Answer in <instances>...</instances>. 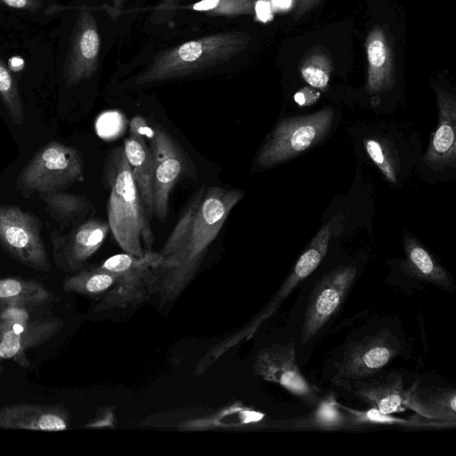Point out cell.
Returning <instances> with one entry per match:
<instances>
[{"label": "cell", "instance_id": "2e32d148", "mask_svg": "<svg viewBox=\"0 0 456 456\" xmlns=\"http://www.w3.org/2000/svg\"><path fill=\"white\" fill-rule=\"evenodd\" d=\"M341 219V216H334L317 232L263 314V318L271 315L289 293L317 268L327 253L330 239L340 231Z\"/></svg>", "mask_w": 456, "mask_h": 456}, {"label": "cell", "instance_id": "e575fe53", "mask_svg": "<svg viewBox=\"0 0 456 456\" xmlns=\"http://www.w3.org/2000/svg\"><path fill=\"white\" fill-rule=\"evenodd\" d=\"M0 3L11 8L36 10L39 8V0H0Z\"/></svg>", "mask_w": 456, "mask_h": 456}, {"label": "cell", "instance_id": "44dd1931", "mask_svg": "<svg viewBox=\"0 0 456 456\" xmlns=\"http://www.w3.org/2000/svg\"><path fill=\"white\" fill-rule=\"evenodd\" d=\"M123 149L144 211L150 218L154 216L153 161L150 146L130 134L125 139Z\"/></svg>", "mask_w": 456, "mask_h": 456}, {"label": "cell", "instance_id": "7c38bea8", "mask_svg": "<svg viewBox=\"0 0 456 456\" xmlns=\"http://www.w3.org/2000/svg\"><path fill=\"white\" fill-rule=\"evenodd\" d=\"M399 349V342L388 330L367 336L346 350L336 379L343 382L372 377L397 354Z\"/></svg>", "mask_w": 456, "mask_h": 456}, {"label": "cell", "instance_id": "ba28073f", "mask_svg": "<svg viewBox=\"0 0 456 456\" xmlns=\"http://www.w3.org/2000/svg\"><path fill=\"white\" fill-rule=\"evenodd\" d=\"M63 322L56 318L28 320L22 308L4 310L0 317V368L8 360L28 366L26 352L51 339Z\"/></svg>", "mask_w": 456, "mask_h": 456}, {"label": "cell", "instance_id": "3957f363", "mask_svg": "<svg viewBox=\"0 0 456 456\" xmlns=\"http://www.w3.org/2000/svg\"><path fill=\"white\" fill-rule=\"evenodd\" d=\"M250 42L245 31H227L187 41L159 53L134 80L137 86L171 80L224 63Z\"/></svg>", "mask_w": 456, "mask_h": 456}, {"label": "cell", "instance_id": "4dcf8cb0", "mask_svg": "<svg viewBox=\"0 0 456 456\" xmlns=\"http://www.w3.org/2000/svg\"><path fill=\"white\" fill-rule=\"evenodd\" d=\"M180 0H159L151 15V22L155 25L164 24L172 20L176 13Z\"/></svg>", "mask_w": 456, "mask_h": 456}, {"label": "cell", "instance_id": "836d02e7", "mask_svg": "<svg viewBox=\"0 0 456 456\" xmlns=\"http://www.w3.org/2000/svg\"><path fill=\"white\" fill-rule=\"evenodd\" d=\"M319 95L320 94L318 92H315L311 88L305 87L295 94L294 99L299 105L305 106L314 102L318 99Z\"/></svg>", "mask_w": 456, "mask_h": 456}, {"label": "cell", "instance_id": "603a6c76", "mask_svg": "<svg viewBox=\"0 0 456 456\" xmlns=\"http://www.w3.org/2000/svg\"><path fill=\"white\" fill-rule=\"evenodd\" d=\"M282 427L289 429L337 430L352 428L347 414L332 395H326L313 411L305 416L283 421Z\"/></svg>", "mask_w": 456, "mask_h": 456}, {"label": "cell", "instance_id": "f1b7e54d", "mask_svg": "<svg viewBox=\"0 0 456 456\" xmlns=\"http://www.w3.org/2000/svg\"><path fill=\"white\" fill-rule=\"evenodd\" d=\"M256 0H200L191 9L210 16L237 17L255 13Z\"/></svg>", "mask_w": 456, "mask_h": 456}, {"label": "cell", "instance_id": "9a60e30c", "mask_svg": "<svg viewBox=\"0 0 456 456\" xmlns=\"http://www.w3.org/2000/svg\"><path fill=\"white\" fill-rule=\"evenodd\" d=\"M69 411L61 404L16 403L0 407V428L61 431L68 428Z\"/></svg>", "mask_w": 456, "mask_h": 456}, {"label": "cell", "instance_id": "7402d4cb", "mask_svg": "<svg viewBox=\"0 0 456 456\" xmlns=\"http://www.w3.org/2000/svg\"><path fill=\"white\" fill-rule=\"evenodd\" d=\"M404 267L411 276L428 281L441 289L452 290V283L447 271L414 238L404 237Z\"/></svg>", "mask_w": 456, "mask_h": 456}, {"label": "cell", "instance_id": "8992f818", "mask_svg": "<svg viewBox=\"0 0 456 456\" xmlns=\"http://www.w3.org/2000/svg\"><path fill=\"white\" fill-rule=\"evenodd\" d=\"M160 261L159 253L152 251L141 257L124 252L107 258L98 267L114 273L116 282L94 311L127 307L142 303L151 293L153 269Z\"/></svg>", "mask_w": 456, "mask_h": 456}, {"label": "cell", "instance_id": "7a4b0ae2", "mask_svg": "<svg viewBox=\"0 0 456 456\" xmlns=\"http://www.w3.org/2000/svg\"><path fill=\"white\" fill-rule=\"evenodd\" d=\"M105 176L110 187L107 206L110 231L125 253L143 256L151 251L154 239L123 147L110 152Z\"/></svg>", "mask_w": 456, "mask_h": 456}, {"label": "cell", "instance_id": "52a82bcc", "mask_svg": "<svg viewBox=\"0 0 456 456\" xmlns=\"http://www.w3.org/2000/svg\"><path fill=\"white\" fill-rule=\"evenodd\" d=\"M37 216L14 205L0 204V247L20 264L49 272L51 264Z\"/></svg>", "mask_w": 456, "mask_h": 456}, {"label": "cell", "instance_id": "5bb4252c", "mask_svg": "<svg viewBox=\"0 0 456 456\" xmlns=\"http://www.w3.org/2000/svg\"><path fill=\"white\" fill-rule=\"evenodd\" d=\"M100 44L94 15L88 10L81 11L75 21L63 65L67 86H73L95 73L99 66Z\"/></svg>", "mask_w": 456, "mask_h": 456}, {"label": "cell", "instance_id": "277c9868", "mask_svg": "<svg viewBox=\"0 0 456 456\" xmlns=\"http://www.w3.org/2000/svg\"><path fill=\"white\" fill-rule=\"evenodd\" d=\"M84 160L74 147L50 142L40 148L18 174L16 188L25 198L63 191L82 179Z\"/></svg>", "mask_w": 456, "mask_h": 456}, {"label": "cell", "instance_id": "e0dca14e", "mask_svg": "<svg viewBox=\"0 0 456 456\" xmlns=\"http://www.w3.org/2000/svg\"><path fill=\"white\" fill-rule=\"evenodd\" d=\"M439 119L424 162L432 168L454 167L456 160V99L443 89H436Z\"/></svg>", "mask_w": 456, "mask_h": 456}, {"label": "cell", "instance_id": "4316f807", "mask_svg": "<svg viewBox=\"0 0 456 456\" xmlns=\"http://www.w3.org/2000/svg\"><path fill=\"white\" fill-rule=\"evenodd\" d=\"M303 79L313 88L326 90L332 71V61L322 48L311 50L300 63Z\"/></svg>", "mask_w": 456, "mask_h": 456}, {"label": "cell", "instance_id": "4fadbf2b", "mask_svg": "<svg viewBox=\"0 0 456 456\" xmlns=\"http://www.w3.org/2000/svg\"><path fill=\"white\" fill-rule=\"evenodd\" d=\"M149 146L153 161L154 216L162 223L168 215L170 193L183 172L184 158L173 138L161 128H156Z\"/></svg>", "mask_w": 456, "mask_h": 456}, {"label": "cell", "instance_id": "d6a6232c", "mask_svg": "<svg viewBox=\"0 0 456 456\" xmlns=\"http://www.w3.org/2000/svg\"><path fill=\"white\" fill-rule=\"evenodd\" d=\"M322 0H297L293 18L295 20L300 19L312 9H314Z\"/></svg>", "mask_w": 456, "mask_h": 456}, {"label": "cell", "instance_id": "1f68e13d", "mask_svg": "<svg viewBox=\"0 0 456 456\" xmlns=\"http://www.w3.org/2000/svg\"><path fill=\"white\" fill-rule=\"evenodd\" d=\"M156 128H152L141 116H135L130 122V134L144 141L148 145L155 135Z\"/></svg>", "mask_w": 456, "mask_h": 456}, {"label": "cell", "instance_id": "484cf974", "mask_svg": "<svg viewBox=\"0 0 456 456\" xmlns=\"http://www.w3.org/2000/svg\"><path fill=\"white\" fill-rule=\"evenodd\" d=\"M116 275L99 267L82 269L69 276L63 282L67 292L86 296L106 294L115 284Z\"/></svg>", "mask_w": 456, "mask_h": 456}, {"label": "cell", "instance_id": "6da1fadb", "mask_svg": "<svg viewBox=\"0 0 456 456\" xmlns=\"http://www.w3.org/2000/svg\"><path fill=\"white\" fill-rule=\"evenodd\" d=\"M237 189L203 185L191 198L159 252L151 292L175 297L196 273L229 214L242 199Z\"/></svg>", "mask_w": 456, "mask_h": 456}, {"label": "cell", "instance_id": "5b68a950", "mask_svg": "<svg viewBox=\"0 0 456 456\" xmlns=\"http://www.w3.org/2000/svg\"><path fill=\"white\" fill-rule=\"evenodd\" d=\"M334 119L330 108L281 120L272 131L256 159V167L267 168L286 161L320 142Z\"/></svg>", "mask_w": 456, "mask_h": 456}, {"label": "cell", "instance_id": "30bf717a", "mask_svg": "<svg viewBox=\"0 0 456 456\" xmlns=\"http://www.w3.org/2000/svg\"><path fill=\"white\" fill-rule=\"evenodd\" d=\"M357 270L354 265H341L324 274L315 284L305 313L301 340L314 338L344 301Z\"/></svg>", "mask_w": 456, "mask_h": 456}, {"label": "cell", "instance_id": "74e56055", "mask_svg": "<svg viewBox=\"0 0 456 456\" xmlns=\"http://www.w3.org/2000/svg\"><path fill=\"white\" fill-rule=\"evenodd\" d=\"M291 0H273V5L281 10L288 9L291 5Z\"/></svg>", "mask_w": 456, "mask_h": 456}, {"label": "cell", "instance_id": "cb8c5ba5", "mask_svg": "<svg viewBox=\"0 0 456 456\" xmlns=\"http://www.w3.org/2000/svg\"><path fill=\"white\" fill-rule=\"evenodd\" d=\"M50 292L34 280L8 277L0 279V309L38 306L50 300Z\"/></svg>", "mask_w": 456, "mask_h": 456}, {"label": "cell", "instance_id": "d4e9b609", "mask_svg": "<svg viewBox=\"0 0 456 456\" xmlns=\"http://www.w3.org/2000/svg\"><path fill=\"white\" fill-rule=\"evenodd\" d=\"M38 196L45 203L46 213L64 225H77L93 211L92 203L83 196L63 191Z\"/></svg>", "mask_w": 456, "mask_h": 456}, {"label": "cell", "instance_id": "f546056e", "mask_svg": "<svg viewBox=\"0 0 456 456\" xmlns=\"http://www.w3.org/2000/svg\"><path fill=\"white\" fill-rule=\"evenodd\" d=\"M364 145L369 157L385 177L390 183H395L397 182L395 167L387 147L379 140L372 138L364 140Z\"/></svg>", "mask_w": 456, "mask_h": 456}, {"label": "cell", "instance_id": "d590c367", "mask_svg": "<svg viewBox=\"0 0 456 456\" xmlns=\"http://www.w3.org/2000/svg\"><path fill=\"white\" fill-rule=\"evenodd\" d=\"M255 13L259 20L267 21L272 19L270 4L266 0H258L255 4Z\"/></svg>", "mask_w": 456, "mask_h": 456}, {"label": "cell", "instance_id": "9c48e42d", "mask_svg": "<svg viewBox=\"0 0 456 456\" xmlns=\"http://www.w3.org/2000/svg\"><path fill=\"white\" fill-rule=\"evenodd\" d=\"M254 370L264 379L279 384L311 409L322 400L314 387L300 372L293 341L263 348L257 354Z\"/></svg>", "mask_w": 456, "mask_h": 456}, {"label": "cell", "instance_id": "83f0119b", "mask_svg": "<svg viewBox=\"0 0 456 456\" xmlns=\"http://www.w3.org/2000/svg\"><path fill=\"white\" fill-rule=\"evenodd\" d=\"M0 97L12 120L24 122L25 111L16 81L0 55Z\"/></svg>", "mask_w": 456, "mask_h": 456}, {"label": "cell", "instance_id": "d6986e66", "mask_svg": "<svg viewBox=\"0 0 456 456\" xmlns=\"http://www.w3.org/2000/svg\"><path fill=\"white\" fill-rule=\"evenodd\" d=\"M368 72L366 88L377 94L391 90L395 85V55L387 31L376 25L365 43Z\"/></svg>", "mask_w": 456, "mask_h": 456}, {"label": "cell", "instance_id": "ffe728a7", "mask_svg": "<svg viewBox=\"0 0 456 456\" xmlns=\"http://www.w3.org/2000/svg\"><path fill=\"white\" fill-rule=\"evenodd\" d=\"M404 405L421 417L447 422L455 427L456 391L454 388L422 387L415 383L407 390Z\"/></svg>", "mask_w": 456, "mask_h": 456}, {"label": "cell", "instance_id": "8fae6325", "mask_svg": "<svg viewBox=\"0 0 456 456\" xmlns=\"http://www.w3.org/2000/svg\"><path fill=\"white\" fill-rule=\"evenodd\" d=\"M109 232L108 222L97 218L81 222L64 235L53 231L51 240L55 265L70 273L82 270L102 245Z\"/></svg>", "mask_w": 456, "mask_h": 456}, {"label": "cell", "instance_id": "ac0fdd59", "mask_svg": "<svg viewBox=\"0 0 456 456\" xmlns=\"http://www.w3.org/2000/svg\"><path fill=\"white\" fill-rule=\"evenodd\" d=\"M349 385L352 393L381 413L391 415L405 407L407 390L397 372L353 380Z\"/></svg>", "mask_w": 456, "mask_h": 456}, {"label": "cell", "instance_id": "8d00e7d4", "mask_svg": "<svg viewBox=\"0 0 456 456\" xmlns=\"http://www.w3.org/2000/svg\"><path fill=\"white\" fill-rule=\"evenodd\" d=\"M127 0H112V11L110 12V14H116V15H118L121 12V9L124 5V4L126 2Z\"/></svg>", "mask_w": 456, "mask_h": 456}]
</instances>
